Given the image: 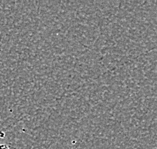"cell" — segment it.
Here are the masks:
<instances>
[{
	"label": "cell",
	"mask_w": 157,
	"mask_h": 149,
	"mask_svg": "<svg viewBox=\"0 0 157 149\" xmlns=\"http://www.w3.org/2000/svg\"><path fill=\"white\" fill-rule=\"evenodd\" d=\"M0 149H11V148L7 144H0Z\"/></svg>",
	"instance_id": "obj_1"
}]
</instances>
